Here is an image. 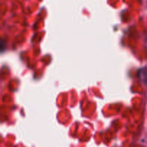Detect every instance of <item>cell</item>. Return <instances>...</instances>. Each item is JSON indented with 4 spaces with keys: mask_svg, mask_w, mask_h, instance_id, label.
Returning <instances> with one entry per match:
<instances>
[{
    "mask_svg": "<svg viewBox=\"0 0 147 147\" xmlns=\"http://www.w3.org/2000/svg\"><path fill=\"white\" fill-rule=\"evenodd\" d=\"M6 48V42L4 40L0 39V53L3 52Z\"/></svg>",
    "mask_w": 147,
    "mask_h": 147,
    "instance_id": "obj_1",
    "label": "cell"
}]
</instances>
